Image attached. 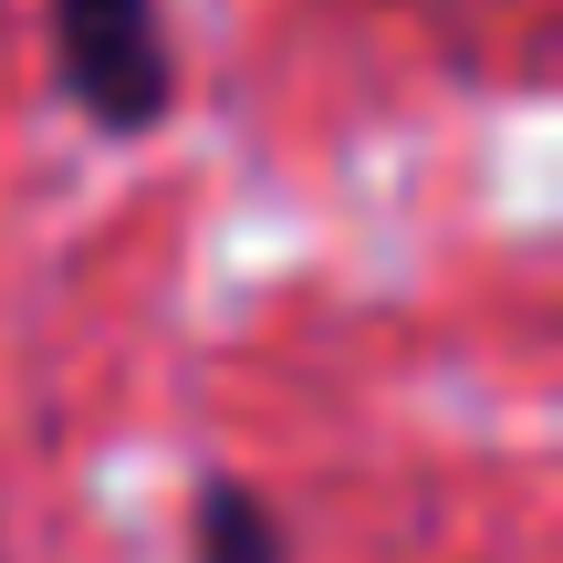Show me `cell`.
I'll list each match as a JSON object with an SVG mask.
<instances>
[{
    "mask_svg": "<svg viewBox=\"0 0 563 563\" xmlns=\"http://www.w3.org/2000/svg\"><path fill=\"white\" fill-rule=\"evenodd\" d=\"M188 563H292V522H282L251 481L209 470V481L188 490Z\"/></svg>",
    "mask_w": 563,
    "mask_h": 563,
    "instance_id": "obj_2",
    "label": "cell"
},
{
    "mask_svg": "<svg viewBox=\"0 0 563 563\" xmlns=\"http://www.w3.org/2000/svg\"><path fill=\"white\" fill-rule=\"evenodd\" d=\"M53 74L95 136H157L178 115L167 0H53Z\"/></svg>",
    "mask_w": 563,
    "mask_h": 563,
    "instance_id": "obj_1",
    "label": "cell"
}]
</instances>
